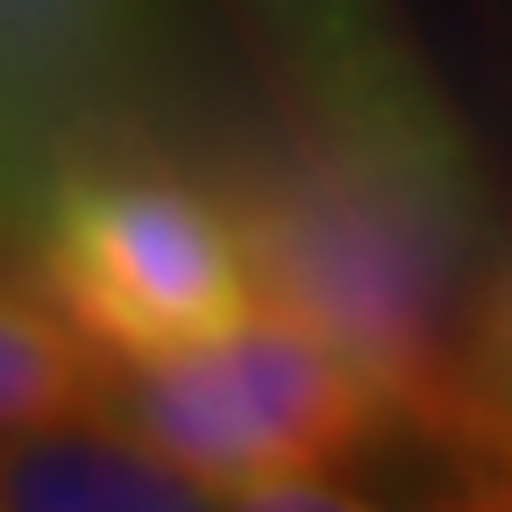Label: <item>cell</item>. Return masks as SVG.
Instances as JSON below:
<instances>
[{
	"label": "cell",
	"mask_w": 512,
	"mask_h": 512,
	"mask_svg": "<svg viewBox=\"0 0 512 512\" xmlns=\"http://www.w3.org/2000/svg\"><path fill=\"white\" fill-rule=\"evenodd\" d=\"M0 512H228V491L114 413H72L0 434Z\"/></svg>",
	"instance_id": "5"
},
{
	"label": "cell",
	"mask_w": 512,
	"mask_h": 512,
	"mask_svg": "<svg viewBox=\"0 0 512 512\" xmlns=\"http://www.w3.org/2000/svg\"><path fill=\"white\" fill-rule=\"evenodd\" d=\"M100 413L136 427L150 448L228 498L285 477H335L392 441L384 384L342 342L271 306L185 356H107Z\"/></svg>",
	"instance_id": "2"
},
{
	"label": "cell",
	"mask_w": 512,
	"mask_h": 512,
	"mask_svg": "<svg viewBox=\"0 0 512 512\" xmlns=\"http://www.w3.org/2000/svg\"><path fill=\"white\" fill-rule=\"evenodd\" d=\"M306 128L477 200V164L384 0H242Z\"/></svg>",
	"instance_id": "4"
},
{
	"label": "cell",
	"mask_w": 512,
	"mask_h": 512,
	"mask_svg": "<svg viewBox=\"0 0 512 512\" xmlns=\"http://www.w3.org/2000/svg\"><path fill=\"white\" fill-rule=\"evenodd\" d=\"M36 271L114 356H185L264 313L228 200L157 164H72L36 200Z\"/></svg>",
	"instance_id": "3"
},
{
	"label": "cell",
	"mask_w": 512,
	"mask_h": 512,
	"mask_svg": "<svg viewBox=\"0 0 512 512\" xmlns=\"http://www.w3.org/2000/svg\"><path fill=\"white\" fill-rule=\"evenodd\" d=\"M484 448H505V456H512V441H484Z\"/></svg>",
	"instance_id": "10"
},
{
	"label": "cell",
	"mask_w": 512,
	"mask_h": 512,
	"mask_svg": "<svg viewBox=\"0 0 512 512\" xmlns=\"http://www.w3.org/2000/svg\"><path fill=\"white\" fill-rule=\"evenodd\" d=\"M406 448V470L384 477L370 498L384 512H512V456L484 441H413L392 434Z\"/></svg>",
	"instance_id": "8"
},
{
	"label": "cell",
	"mask_w": 512,
	"mask_h": 512,
	"mask_svg": "<svg viewBox=\"0 0 512 512\" xmlns=\"http://www.w3.org/2000/svg\"><path fill=\"white\" fill-rule=\"evenodd\" d=\"M256 292L342 342L392 399V434H441L463 413V335L477 200L342 136L249 164L228 192Z\"/></svg>",
	"instance_id": "1"
},
{
	"label": "cell",
	"mask_w": 512,
	"mask_h": 512,
	"mask_svg": "<svg viewBox=\"0 0 512 512\" xmlns=\"http://www.w3.org/2000/svg\"><path fill=\"white\" fill-rule=\"evenodd\" d=\"M100 406H107V349L57 306L50 285H29L0 264V434Z\"/></svg>",
	"instance_id": "6"
},
{
	"label": "cell",
	"mask_w": 512,
	"mask_h": 512,
	"mask_svg": "<svg viewBox=\"0 0 512 512\" xmlns=\"http://www.w3.org/2000/svg\"><path fill=\"white\" fill-rule=\"evenodd\" d=\"M413 441H512V249L477 278L463 335V413Z\"/></svg>",
	"instance_id": "7"
},
{
	"label": "cell",
	"mask_w": 512,
	"mask_h": 512,
	"mask_svg": "<svg viewBox=\"0 0 512 512\" xmlns=\"http://www.w3.org/2000/svg\"><path fill=\"white\" fill-rule=\"evenodd\" d=\"M228 512H384L377 498H356L342 491L335 477H285V484H256V491H235Z\"/></svg>",
	"instance_id": "9"
}]
</instances>
